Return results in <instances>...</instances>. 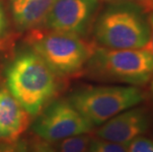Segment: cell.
I'll use <instances>...</instances> for the list:
<instances>
[{
  "label": "cell",
  "instance_id": "16",
  "mask_svg": "<svg viewBox=\"0 0 153 152\" xmlns=\"http://www.w3.org/2000/svg\"><path fill=\"white\" fill-rule=\"evenodd\" d=\"M106 1H133V2H137L140 5H142L146 10L149 13L153 11V0H106Z\"/></svg>",
  "mask_w": 153,
  "mask_h": 152
},
{
  "label": "cell",
  "instance_id": "14",
  "mask_svg": "<svg viewBox=\"0 0 153 152\" xmlns=\"http://www.w3.org/2000/svg\"><path fill=\"white\" fill-rule=\"evenodd\" d=\"M0 152H31L29 145L24 139L13 141L0 140Z\"/></svg>",
  "mask_w": 153,
  "mask_h": 152
},
{
  "label": "cell",
  "instance_id": "13",
  "mask_svg": "<svg viewBox=\"0 0 153 152\" xmlns=\"http://www.w3.org/2000/svg\"><path fill=\"white\" fill-rule=\"evenodd\" d=\"M128 152H153V138L138 136L126 145Z\"/></svg>",
  "mask_w": 153,
  "mask_h": 152
},
{
  "label": "cell",
  "instance_id": "6",
  "mask_svg": "<svg viewBox=\"0 0 153 152\" xmlns=\"http://www.w3.org/2000/svg\"><path fill=\"white\" fill-rule=\"evenodd\" d=\"M32 129L39 138L51 143L72 135L90 133L93 125L68 99H60L51 102L39 114Z\"/></svg>",
  "mask_w": 153,
  "mask_h": 152
},
{
  "label": "cell",
  "instance_id": "1",
  "mask_svg": "<svg viewBox=\"0 0 153 152\" xmlns=\"http://www.w3.org/2000/svg\"><path fill=\"white\" fill-rule=\"evenodd\" d=\"M93 35L101 47H145L150 42L149 12L137 2H110L94 21Z\"/></svg>",
  "mask_w": 153,
  "mask_h": 152
},
{
  "label": "cell",
  "instance_id": "21",
  "mask_svg": "<svg viewBox=\"0 0 153 152\" xmlns=\"http://www.w3.org/2000/svg\"><path fill=\"white\" fill-rule=\"evenodd\" d=\"M32 152H34V151H32Z\"/></svg>",
  "mask_w": 153,
  "mask_h": 152
},
{
  "label": "cell",
  "instance_id": "2",
  "mask_svg": "<svg viewBox=\"0 0 153 152\" xmlns=\"http://www.w3.org/2000/svg\"><path fill=\"white\" fill-rule=\"evenodd\" d=\"M57 75L34 50L17 54L6 68V87L30 116H38L59 88Z\"/></svg>",
  "mask_w": 153,
  "mask_h": 152
},
{
  "label": "cell",
  "instance_id": "17",
  "mask_svg": "<svg viewBox=\"0 0 153 152\" xmlns=\"http://www.w3.org/2000/svg\"><path fill=\"white\" fill-rule=\"evenodd\" d=\"M6 26H7V21H6V16L4 10H3L1 4H0V39L5 34Z\"/></svg>",
  "mask_w": 153,
  "mask_h": 152
},
{
  "label": "cell",
  "instance_id": "7",
  "mask_svg": "<svg viewBox=\"0 0 153 152\" xmlns=\"http://www.w3.org/2000/svg\"><path fill=\"white\" fill-rule=\"evenodd\" d=\"M100 0H55L43 22L48 30L83 37L96 19Z\"/></svg>",
  "mask_w": 153,
  "mask_h": 152
},
{
  "label": "cell",
  "instance_id": "10",
  "mask_svg": "<svg viewBox=\"0 0 153 152\" xmlns=\"http://www.w3.org/2000/svg\"><path fill=\"white\" fill-rule=\"evenodd\" d=\"M55 0H10L13 21L19 30H30L43 24Z\"/></svg>",
  "mask_w": 153,
  "mask_h": 152
},
{
  "label": "cell",
  "instance_id": "9",
  "mask_svg": "<svg viewBox=\"0 0 153 152\" xmlns=\"http://www.w3.org/2000/svg\"><path fill=\"white\" fill-rule=\"evenodd\" d=\"M30 125V115L18 100L0 84V140L20 138Z\"/></svg>",
  "mask_w": 153,
  "mask_h": 152
},
{
  "label": "cell",
  "instance_id": "3",
  "mask_svg": "<svg viewBox=\"0 0 153 152\" xmlns=\"http://www.w3.org/2000/svg\"><path fill=\"white\" fill-rule=\"evenodd\" d=\"M83 72L97 81L143 86L153 76V53L149 44L131 50L96 47Z\"/></svg>",
  "mask_w": 153,
  "mask_h": 152
},
{
  "label": "cell",
  "instance_id": "5",
  "mask_svg": "<svg viewBox=\"0 0 153 152\" xmlns=\"http://www.w3.org/2000/svg\"><path fill=\"white\" fill-rule=\"evenodd\" d=\"M144 99L145 93L136 86H88L68 97V101L93 128L138 106Z\"/></svg>",
  "mask_w": 153,
  "mask_h": 152
},
{
  "label": "cell",
  "instance_id": "11",
  "mask_svg": "<svg viewBox=\"0 0 153 152\" xmlns=\"http://www.w3.org/2000/svg\"><path fill=\"white\" fill-rule=\"evenodd\" d=\"M93 137L90 133H82L68 136L59 140L57 152H88Z\"/></svg>",
  "mask_w": 153,
  "mask_h": 152
},
{
  "label": "cell",
  "instance_id": "12",
  "mask_svg": "<svg viewBox=\"0 0 153 152\" xmlns=\"http://www.w3.org/2000/svg\"><path fill=\"white\" fill-rule=\"evenodd\" d=\"M88 152H128V150L126 146L123 144L96 137L92 139Z\"/></svg>",
  "mask_w": 153,
  "mask_h": 152
},
{
  "label": "cell",
  "instance_id": "18",
  "mask_svg": "<svg viewBox=\"0 0 153 152\" xmlns=\"http://www.w3.org/2000/svg\"><path fill=\"white\" fill-rule=\"evenodd\" d=\"M149 23H150V42L149 44H151V51L153 53V11L149 13Z\"/></svg>",
  "mask_w": 153,
  "mask_h": 152
},
{
  "label": "cell",
  "instance_id": "4",
  "mask_svg": "<svg viewBox=\"0 0 153 152\" xmlns=\"http://www.w3.org/2000/svg\"><path fill=\"white\" fill-rule=\"evenodd\" d=\"M48 30V29H47ZM32 50L58 77L83 72L94 48L81 37L58 31H35L29 37Z\"/></svg>",
  "mask_w": 153,
  "mask_h": 152
},
{
  "label": "cell",
  "instance_id": "8",
  "mask_svg": "<svg viewBox=\"0 0 153 152\" xmlns=\"http://www.w3.org/2000/svg\"><path fill=\"white\" fill-rule=\"evenodd\" d=\"M151 112L145 106H135L120 113L97 129L98 138L126 145L149 131L152 127Z\"/></svg>",
  "mask_w": 153,
  "mask_h": 152
},
{
  "label": "cell",
  "instance_id": "19",
  "mask_svg": "<svg viewBox=\"0 0 153 152\" xmlns=\"http://www.w3.org/2000/svg\"><path fill=\"white\" fill-rule=\"evenodd\" d=\"M151 92H152V97H153V80L151 82Z\"/></svg>",
  "mask_w": 153,
  "mask_h": 152
},
{
  "label": "cell",
  "instance_id": "20",
  "mask_svg": "<svg viewBox=\"0 0 153 152\" xmlns=\"http://www.w3.org/2000/svg\"><path fill=\"white\" fill-rule=\"evenodd\" d=\"M152 125H153V122H152Z\"/></svg>",
  "mask_w": 153,
  "mask_h": 152
},
{
  "label": "cell",
  "instance_id": "15",
  "mask_svg": "<svg viewBox=\"0 0 153 152\" xmlns=\"http://www.w3.org/2000/svg\"><path fill=\"white\" fill-rule=\"evenodd\" d=\"M33 151L34 152H57L54 149L51 142L41 139V138H36L33 142Z\"/></svg>",
  "mask_w": 153,
  "mask_h": 152
}]
</instances>
